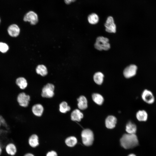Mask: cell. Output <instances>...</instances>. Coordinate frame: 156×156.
Instances as JSON below:
<instances>
[{
	"instance_id": "cb8c5ba5",
	"label": "cell",
	"mask_w": 156,
	"mask_h": 156,
	"mask_svg": "<svg viewBox=\"0 0 156 156\" xmlns=\"http://www.w3.org/2000/svg\"><path fill=\"white\" fill-rule=\"evenodd\" d=\"M88 22L91 24H95L99 21V17L95 13H93L89 15L88 17Z\"/></svg>"
},
{
	"instance_id": "f1b7e54d",
	"label": "cell",
	"mask_w": 156,
	"mask_h": 156,
	"mask_svg": "<svg viewBox=\"0 0 156 156\" xmlns=\"http://www.w3.org/2000/svg\"><path fill=\"white\" fill-rule=\"evenodd\" d=\"M65 3L67 4H70L72 2H74L76 0H64Z\"/></svg>"
},
{
	"instance_id": "f546056e",
	"label": "cell",
	"mask_w": 156,
	"mask_h": 156,
	"mask_svg": "<svg viewBox=\"0 0 156 156\" xmlns=\"http://www.w3.org/2000/svg\"><path fill=\"white\" fill-rule=\"evenodd\" d=\"M24 156H34L33 154L31 153H27Z\"/></svg>"
},
{
	"instance_id": "d4e9b609",
	"label": "cell",
	"mask_w": 156,
	"mask_h": 156,
	"mask_svg": "<svg viewBox=\"0 0 156 156\" xmlns=\"http://www.w3.org/2000/svg\"><path fill=\"white\" fill-rule=\"evenodd\" d=\"M70 109V107L68 105L67 103L65 101L62 102L60 105L59 110L62 113H65Z\"/></svg>"
},
{
	"instance_id": "5bb4252c",
	"label": "cell",
	"mask_w": 156,
	"mask_h": 156,
	"mask_svg": "<svg viewBox=\"0 0 156 156\" xmlns=\"http://www.w3.org/2000/svg\"><path fill=\"white\" fill-rule=\"evenodd\" d=\"M78 102L77 105L79 108L81 110H84L88 107L87 100L86 97L83 96H80L77 99Z\"/></svg>"
},
{
	"instance_id": "d6a6232c",
	"label": "cell",
	"mask_w": 156,
	"mask_h": 156,
	"mask_svg": "<svg viewBox=\"0 0 156 156\" xmlns=\"http://www.w3.org/2000/svg\"><path fill=\"white\" fill-rule=\"evenodd\" d=\"M0 22H1V19H0Z\"/></svg>"
},
{
	"instance_id": "3957f363",
	"label": "cell",
	"mask_w": 156,
	"mask_h": 156,
	"mask_svg": "<svg viewBox=\"0 0 156 156\" xmlns=\"http://www.w3.org/2000/svg\"><path fill=\"white\" fill-rule=\"evenodd\" d=\"M81 136L83 143L86 146H90L92 144L94 140V134L92 131L89 129H84L82 131Z\"/></svg>"
},
{
	"instance_id": "e0dca14e",
	"label": "cell",
	"mask_w": 156,
	"mask_h": 156,
	"mask_svg": "<svg viewBox=\"0 0 156 156\" xmlns=\"http://www.w3.org/2000/svg\"><path fill=\"white\" fill-rule=\"evenodd\" d=\"M126 131L128 133L135 134L137 131L136 126L134 123L129 121L126 125Z\"/></svg>"
},
{
	"instance_id": "7a4b0ae2",
	"label": "cell",
	"mask_w": 156,
	"mask_h": 156,
	"mask_svg": "<svg viewBox=\"0 0 156 156\" xmlns=\"http://www.w3.org/2000/svg\"><path fill=\"white\" fill-rule=\"evenodd\" d=\"M109 41V40L107 38L103 36H99L96 39L94 45V47L96 49L99 51L107 50L110 47Z\"/></svg>"
},
{
	"instance_id": "7c38bea8",
	"label": "cell",
	"mask_w": 156,
	"mask_h": 156,
	"mask_svg": "<svg viewBox=\"0 0 156 156\" xmlns=\"http://www.w3.org/2000/svg\"><path fill=\"white\" fill-rule=\"evenodd\" d=\"M5 150L7 153L11 156L15 155L17 151L16 146L12 143H10L7 144L5 147Z\"/></svg>"
},
{
	"instance_id": "603a6c76",
	"label": "cell",
	"mask_w": 156,
	"mask_h": 156,
	"mask_svg": "<svg viewBox=\"0 0 156 156\" xmlns=\"http://www.w3.org/2000/svg\"><path fill=\"white\" fill-rule=\"evenodd\" d=\"M65 142L68 146L72 147L74 146L77 143V138L74 136L69 137L66 139Z\"/></svg>"
},
{
	"instance_id": "4316f807",
	"label": "cell",
	"mask_w": 156,
	"mask_h": 156,
	"mask_svg": "<svg viewBox=\"0 0 156 156\" xmlns=\"http://www.w3.org/2000/svg\"><path fill=\"white\" fill-rule=\"evenodd\" d=\"M46 156H57V155L56 152L51 151L47 153Z\"/></svg>"
},
{
	"instance_id": "836d02e7",
	"label": "cell",
	"mask_w": 156,
	"mask_h": 156,
	"mask_svg": "<svg viewBox=\"0 0 156 156\" xmlns=\"http://www.w3.org/2000/svg\"><path fill=\"white\" fill-rule=\"evenodd\" d=\"M1 124L0 123V126H1Z\"/></svg>"
},
{
	"instance_id": "8fae6325",
	"label": "cell",
	"mask_w": 156,
	"mask_h": 156,
	"mask_svg": "<svg viewBox=\"0 0 156 156\" xmlns=\"http://www.w3.org/2000/svg\"><path fill=\"white\" fill-rule=\"evenodd\" d=\"M117 122V119L114 116H109L107 117L105 120V125L107 128L112 129L115 127Z\"/></svg>"
},
{
	"instance_id": "5b68a950",
	"label": "cell",
	"mask_w": 156,
	"mask_h": 156,
	"mask_svg": "<svg viewBox=\"0 0 156 156\" xmlns=\"http://www.w3.org/2000/svg\"><path fill=\"white\" fill-rule=\"evenodd\" d=\"M54 86L52 84L48 83L45 85L42 90L41 95L43 97L50 98L54 95Z\"/></svg>"
},
{
	"instance_id": "484cf974",
	"label": "cell",
	"mask_w": 156,
	"mask_h": 156,
	"mask_svg": "<svg viewBox=\"0 0 156 156\" xmlns=\"http://www.w3.org/2000/svg\"><path fill=\"white\" fill-rule=\"evenodd\" d=\"M9 49V47L6 43L0 42V51L3 53L7 52Z\"/></svg>"
},
{
	"instance_id": "ac0fdd59",
	"label": "cell",
	"mask_w": 156,
	"mask_h": 156,
	"mask_svg": "<svg viewBox=\"0 0 156 156\" xmlns=\"http://www.w3.org/2000/svg\"><path fill=\"white\" fill-rule=\"evenodd\" d=\"M28 143L29 145L32 147H35L39 145L38 138V136L33 134L29 138Z\"/></svg>"
},
{
	"instance_id": "4dcf8cb0",
	"label": "cell",
	"mask_w": 156,
	"mask_h": 156,
	"mask_svg": "<svg viewBox=\"0 0 156 156\" xmlns=\"http://www.w3.org/2000/svg\"><path fill=\"white\" fill-rule=\"evenodd\" d=\"M2 152V148L1 146L0 145V155L1 154Z\"/></svg>"
},
{
	"instance_id": "9c48e42d",
	"label": "cell",
	"mask_w": 156,
	"mask_h": 156,
	"mask_svg": "<svg viewBox=\"0 0 156 156\" xmlns=\"http://www.w3.org/2000/svg\"><path fill=\"white\" fill-rule=\"evenodd\" d=\"M30 97L24 92L19 94L17 98V100L19 105L21 106L26 107L28 106Z\"/></svg>"
},
{
	"instance_id": "83f0119b",
	"label": "cell",
	"mask_w": 156,
	"mask_h": 156,
	"mask_svg": "<svg viewBox=\"0 0 156 156\" xmlns=\"http://www.w3.org/2000/svg\"><path fill=\"white\" fill-rule=\"evenodd\" d=\"M0 123L2 125L6 127L7 126V124L6 123L3 117L0 116Z\"/></svg>"
},
{
	"instance_id": "ba28073f",
	"label": "cell",
	"mask_w": 156,
	"mask_h": 156,
	"mask_svg": "<svg viewBox=\"0 0 156 156\" xmlns=\"http://www.w3.org/2000/svg\"><path fill=\"white\" fill-rule=\"evenodd\" d=\"M105 31L109 33H115L116 32V27L112 16H109L104 24Z\"/></svg>"
},
{
	"instance_id": "30bf717a",
	"label": "cell",
	"mask_w": 156,
	"mask_h": 156,
	"mask_svg": "<svg viewBox=\"0 0 156 156\" xmlns=\"http://www.w3.org/2000/svg\"><path fill=\"white\" fill-rule=\"evenodd\" d=\"M8 31L9 34L12 37L18 36L20 32V29L18 26L15 24L10 25L8 28Z\"/></svg>"
},
{
	"instance_id": "7402d4cb",
	"label": "cell",
	"mask_w": 156,
	"mask_h": 156,
	"mask_svg": "<svg viewBox=\"0 0 156 156\" xmlns=\"http://www.w3.org/2000/svg\"><path fill=\"white\" fill-rule=\"evenodd\" d=\"M16 84L22 89H25L27 86V83L26 79L24 77H20L16 81Z\"/></svg>"
},
{
	"instance_id": "44dd1931",
	"label": "cell",
	"mask_w": 156,
	"mask_h": 156,
	"mask_svg": "<svg viewBox=\"0 0 156 156\" xmlns=\"http://www.w3.org/2000/svg\"><path fill=\"white\" fill-rule=\"evenodd\" d=\"M92 97L93 101L98 105H101L103 102V98L100 94L94 93L92 95Z\"/></svg>"
},
{
	"instance_id": "ffe728a7",
	"label": "cell",
	"mask_w": 156,
	"mask_h": 156,
	"mask_svg": "<svg viewBox=\"0 0 156 156\" xmlns=\"http://www.w3.org/2000/svg\"><path fill=\"white\" fill-rule=\"evenodd\" d=\"M37 73L42 76L46 75L48 73L46 67L43 65H39L36 68Z\"/></svg>"
},
{
	"instance_id": "d6986e66",
	"label": "cell",
	"mask_w": 156,
	"mask_h": 156,
	"mask_svg": "<svg viewBox=\"0 0 156 156\" xmlns=\"http://www.w3.org/2000/svg\"><path fill=\"white\" fill-rule=\"evenodd\" d=\"M103 74L101 72L95 73L93 76V79L95 82L97 84H101L103 81Z\"/></svg>"
},
{
	"instance_id": "9a60e30c",
	"label": "cell",
	"mask_w": 156,
	"mask_h": 156,
	"mask_svg": "<svg viewBox=\"0 0 156 156\" xmlns=\"http://www.w3.org/2000/svg\"><path fill=\"white\" fill-rule=\"evenodd\" d=\"M83 117V113L79 109L74 110L71 114V119L73 121H80Z\"/></svg>"
},
{
	"instance_id": "6da1fadb",
	"label": "cell",
	"mask_w": 156,
	"mask_h": 156,
	"mask_svg": "<svg viewBox=\"0 0 156 156\" xmlns=\"http://www.w3.org/2000/svg\"><path fill=\"white\" fill-rule=\"evenodd\" d=\"M138 140L135 134H125L120 139V143L122 147L128 149L133 148L138 145Z\"/></svg>"
},
{
	"instance_id": "4fadbf2b",
	"label": "cell",
	"mask_w": 156,
	"mask_h": 156,
	"mask_svg": "<svg viewBox=\"0 0 156 156\" xmlns=\"http://www.w3.org/2000/svg\"><path fill=\"white\" fill-rule=\"evenodd\" d=\"M136 116L137 119L141 122L146 121L148 118V114L144 110H139L136 113Z\"/></svg>"
},
{
	"instance_id": "2e32d148",
	"label": "cell",
	"mask_w": 156,
	"mask_h": 156,
	"mask_svg": "<svg viewBox=\"0 0 156 156\" xmlns=\"http://www.w3.org/2000/svg\"><path fill=\"white\" fill-rule=\"evenodd\" d=\"M43 108L40 104H36L34 105L32 107V111L33 114L38 116H41L43 111Z\"/></svg>"
},
{
	"instance_id": "52a82bcc",
	"label": "cell",
	"mask_w": 156,
	"mask_h": 156,
	"mask_svg": "<svg viewBox=\"0 0 156 156\" xmlns=\"http://www.w3.org/2000/svg\"><path fill=\"white\" fill-rule=\"evenodd\" d=\"M23 20L25 21H28L32 25L36 24L38 21L37 14L32 11H30L25 15Z\"/></svg>"
},
{
	"instance_id": "277c9868",
	"label": "cell",
	"mask_w": 156,
	"mask_h": 156,
	"mask_svg": "<svg viewBox=\"0 0 156 156\" xmlns=\"http://www.w3.org/2000/svg\"><path fill=\"white\" fill-rule=\"evenodd\" d=\"M141 97L145 103L148 104H152L155 101V97L153 92L148 89H145L143 91Z\"/></svg>"
},
{
	"instance_id": "8992f818",
	"label": "cell",
	"mask_w": 156,
	"mask_h": 156,
	"mask_svg": "<svg viewBox=\"0 0 156 156\" xmlns=\"http://www.w3.org/2000/svg\"><path fill=\"white\" fill-rule=\"evenodd\" d=\"M137 67L134 64H131L126 67L123 71V75L127 78L133 77L136 74Z\"/></svg>"
},
{
	"instance_id": "1f68e13d",
	"label": "cell",
	"mask_w": 156,
	"mask_h": 156,
	"mask_svg": "<svg viewBox=\"0 0 156 156\" xmlns=\"http://www.w3.org/2000/svg\"><path fill=\"white\" fill-rule=\"evenodd\" d=\"M128 156H136L134 154H131L129 155Z\"/></svg>"
}]
</instances>
